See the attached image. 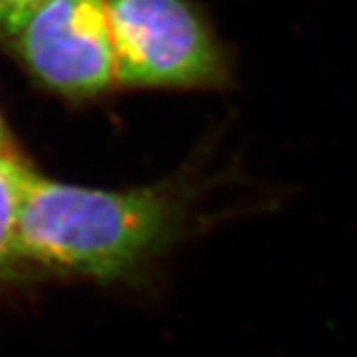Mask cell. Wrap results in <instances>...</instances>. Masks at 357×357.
<instances>
[{
	"mask_svg": "<svg viewBox=\"0 0 357 357\" xmlns=\"http://www.w3.org/2000/svg\"><path fill=\"white\" fill-rule=\"evenodd\" d=\"M199 169L133 189H93L32 173L18 229L20 266L133 282L199 229Z\"/></svg>",
	"mask_w": 357,
	"mask_h": 357,
	"instance_id": "obj_1",
	"label": "cell"
},
{
	"mask_svg": "<svg viewBox=\"0 0 357 357\" xmlns=\"http://www.w3.org/2000/svg\"><path fill=\"white\" fill-rule=\"evenodd\" d=\"M117 84L215 89L230 82L227 48L191 0H107Z\"/></svg>",
	"mask_w": 357,
	"mask_h": 357,
	"instance_id": "obj_2",
	"label": "cell"
},
{
	"mask_svg": "<svg viewBox=\"0 0 357 357\" xmlns=\"http://www.w3.org/2000/svg\"><path fill=\"white\" fill-rule=\"evenodd\" d=\"M10 40L34 77L62 96L91 98L117 84L107 0H44Z\"/></svg>",
	"mask_w": 357,
	"mask_h": 357,
	"instance_id": "obj_3",
	"label": "cell"
},
{
	"mask_svg": "<svg viewBox=\"0 0 357 357\" xmlns=\"http://www.w3.org/2000/svg\"><path fill=\"white\" fill-rule=\"evenodd\" d=\"M32 169L22 157L0 155V274L20 266L18 229L20 211Z\"/></svg>",
	"mask_w": 357,
	"mask_h": 357,
	"instance_id": "obj_4",
	"label": "cell"
},
{
	"mask_svg": "<svg viewBox=\"0 0 357 357\" xmlns=\"http://www.w3.org/2000/svg\"><path fill=\"white\" fill-rule=\"evenodd\" d=\"M44 0H0V40H10L26 16Z\"/></svg>",
	"mask_w": 357,
	"mask_h": 357,
	"instance_id": "obj_5",
	"label": "cell"
},
{
	"mask_svg": "<svg viewBox=\"0 0 357 357\" xmlns=\"http://www.w3.org/2000/svg\"><path fill=\"white\" fill-rule=\"evenodd\" d=\"M0 155H6V157H22L20 149L14 141L10 129L6 126V121L2 119L0 115Z\"/></svg>",
	"mask_w": 357,
	"mask_h": 357,
	"instance_id": "obj_6",
	"label": "cell"
}]
</instances>
